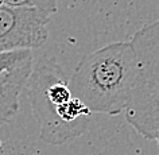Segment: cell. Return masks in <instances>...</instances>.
Wrapping results in <instances>:
<instances>
[{
    "label": "cell",
    "mask_w": 159,
    "mask_h": 155,
    "mask_svg": "<svg viewBox=\"0 0 159 155\" xmlns=\"http://www.w3.org/2000/svg\"><path fill=\"white\" fill-rule=\"evenodd\" d=\"M27 93L33 115L41 128L39 138L54 146L71 140L59 121L57 111L73 98V93L69 86V78L54 58L41 57L34 65L27 84Z\"/></svg>",
    "instance_id": "3"
},
{
    "label": "cell",
    "mask_w": 159,
    "mask_h": 155,
    "mask_svg": "<svg viewBox=\"0 0 159 155\" xmlns=\"http://www.w3.org/2000/svg\"><path fill=\"white\" fill-rule=\"evenodd\" d=\"M33 69L31 50L0 54V125L15 117L19 94L29 84Z\"/></svg>",
    "instance_id": "5"
},
{
    "label": "cell",
    "mask_w": 159,
    "mask_h": 155,
    "mask_svg": "<svg viewBox=\"0 0 159 155\" xmlns=\"http://www.w3.org/2000/svg\"><path fill=\"white\" fill-rule=\"evenodd\" d=\"M0 4L10 7H26V8H37L50 14L57 12V0H0Z\"/></svg>",
    "instance_id": "6"
},
{
    "label": "cell",
    "mask_w": 159,
    "mask_h": 155,
    "mask_svg": "<svg viewBox=\"0 0 159 155\" xmlns=\"http://www.w3.org/2000/svg\"><path fill=\"white\" fill-rule=\"evenodd\" d=\"M154 140H157V143H158V146H159V131H158V132H157V135H155Z\"/></svg>",
    "instance_id": "7"
},
{
    "label": "cell",
    "mask_w": 159,
    "mask_h": 155,
    "mask_svg": "<svg viewBox=\"0 0 159 155\" xmlns=\"http://www.w3.org/2000/svg\"><path fill=\"white\" fill-rule=\"evenodd\" d=\"M51 15L37 8L0 4V54L43 46Z\"/></svg>",
    "instance_id": "4"
},
{
    "label": "cell",
    "mask_w": 159,
    "mask_h": 155,
    "mask_svg": "<svg viewBox=\"0 0 159 155\" xmlns=\"http://www.w3.org/2000/svg\"><path fill=\"white\" fill-rule=\"evenodd\" d=\"M129 42L136 58V80L125 120L154 140L159 131V21L140 27Z\"/></svg>",
    "instance_id": "2"
},
{
    "label": "cell",
    "mask_w": 159,
    "mask_h": 155,
    "mask_svg": "<svg viewBox=\"0 0 159 155\" xmlns=\"http://www.w3.org/2000/svg\"><path fill=\"white\" fill-rule=\"evenodd\" d=\"M136 80V58L131 42H113L86 54L69 78L75 98L92 113L111 116L128 107Z\"/></svg>",
    "instance_id": "1"
}]
</instances>
